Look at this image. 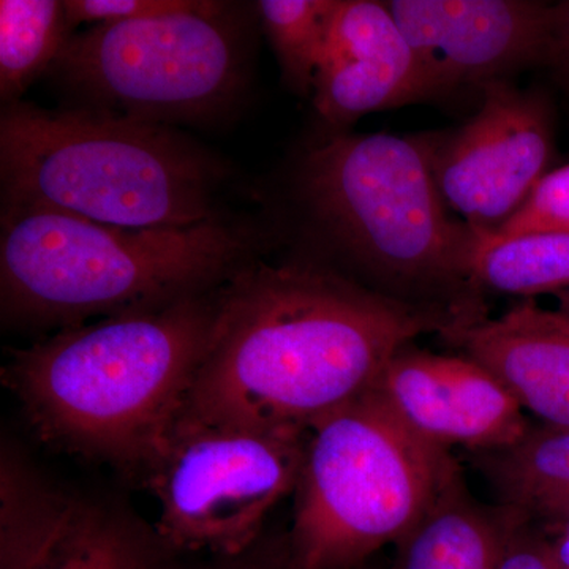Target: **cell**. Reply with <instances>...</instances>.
Listing matches in <instances>:
<instances>
[{
	"label": "cell",
	"mask_w": 569,
	"mask_h": 569,
	"mask_svg": "<svg viewBox=\"0 0 569 569\" xmlns=\"http://www.w3.org/2000/svg\"><path fill=\"white\" fill-rule=\"evenodd\" d=\"M463 325L447 309L400 301L326 266L258 260L220 290L179 417L310 429L376 387L415 337Z\"/></svg>",
	"instance_id": "obj_1"
},
{
	"label": "cell",
	"mask_w": 569,
	"mask_h": 569,
	"mask_svg": "<svg viewBox=\"0 0 569 569\" xmlns=\"http://www.w3.org/2000/svg\"><path fill=\"white\" fill-rule=\"evenodd\" d=\"M222 287L11 350L3 387L44 445L140 479L193 387Z\"/></svg>",
	"instance_id": "obj_2"
},
{
	"label": "cell",
	"mask_w": 569,
	"mask_h": 569,
	"mask_svg": "<svg viewBox=\"0 0 569 569\" xmlns=\"http://www.w3.org/2000/svg\"><path fill=\"white\" fill-rule=\"evenodd\" d=\"M260 233L224 217L181 228L111 227L2 209L0 316L22 331L151 312L211 293L260 260Z\"/></svg>",
	"instance_id": "obj_3"
},
{
	"label": "cell",
	"mask_w": 569,
	"mask_h": 569,
	"mask_svg": "<svg viewBox=\"0 0 569 569\" xmlns=\"http://www.w3.org/2000/svg\"><path fill=\"white\" fill-rule=\"evenodd\" d=\"M299 203L332 252L380 293L485 320L471 260L481 233L452 220L421 134L337 132L306 152Z\"/></svg>",
	"instance_id": "obj_4"
},
{
	"label": "cell",
	"mask_w": 569,
	"mask_h": 569,
	"mask_svg": "<svg viewBox=\"0 0 569 569\" xmlns=\"http://www.w3.org/2000/svg\"><path fill=\"white\" fill-rule=\"evenodd\" d=\"M222 163L171 126L89 108L6 104L2 209L69 213L122 228H181L222 217Z\"/></svg>",
	"instance_id": "obj_5"
},
{
	"label": "cell",
	"mask_w": 569,
	"mask_h": 569,
	"mask_svg": "<svg viewBox=\"0 0 569 569\" xmlns=\"http://www.w3.org/2000/svg\"><path fill=\"white\" fill-rule=\"evenodd\" d=\"M458 466L376 388L310 427L288 529L302 569H356L413 530Z\"/></svg>",
	"instance_id": "obj_6"
},
{
	"label": "cell",
	"mask_w": 569,
	"mask_h": 569,
	"mask_svg": "<svg viewBox=\"0 0 569 569\" xmlns=\"http://www.w3.org/2000/svg\"><path fill=\"white\" fill-rule=\"evenodd\" d=\"M246 41L233 3L74 32L48 73L89 108L174 127L230 107L244 88Z\"/></svg>",
	"instance_id": "obj_7"
},
{
	"label": "cell",
	"mask_w": 569,
	"mask_h": 569,
	"mask_svg": "<svg viewBox=\"0 0 569 569\" xmlns=\"http://www.w3.org/2000/svg\"><path fill=\"white\" fill-rule=\"evenodd\" d=\"M310 429L179 417L142 471L159 505L153 523L182 556H227L253 545L295 493Z\"/></svg>",
	"instance_id": "obj_8"
},
{
	"label": "cell",
	"mask_w": 569,
	"mask_h": 569,
	"mask_svg": "<svg viewBox=\"0 0 569 569\" xmlns=\"http://www.w3.org/2000/svg\"><path fill=\"white\" fill-rule=\"evenodd\" d=\"M182 557L133 509L62 488L2 441L0 569H176Z\"/></svg>",
	"instance_id": "obj_9"
},
{
	"label": "cell",
	"mask_w": 569,
	"mask_h": 569,
	"mask_svg": "<svg viewBox=\"0 0 569 569\" xmlns=\"http://www.w3.org/2000/svg\"><path fill=\"white\" fill-rule=\"evenodd\" d=\"M477 114L451 133L421 134L449 211L478 233L507 222L548 173L552 108L535 89L500 80L482 86Z\"/></svg>",
	"instance_id": "obj_10"
},
{
	"label": "cell",
	"mask_w": 569,
	"mask_h": 569,
	"mask_svg": "<svg viewBox=\"0 0 569 569\" xmlns=\"http://www.w3.org/2000/svg\"><path fill=\"white\" fill-rule=\"evenodd\" d=\"M417 54L433 99L462 86L548 67L557 3L535 0L387 2Z\"/></svg>",
	"instance_id": "obj_11"
},
{
	"label": "cell",
	"mask_w": 569,
	"mask_h": 569,
	"mask_svg": "<svg viewBox=\"0 0 569 569\" xmlns=\"http://www.w3.org/2000/svg\"><path fill=\"white\" fill-rule=\"evenodd\" d=\"M373 388L410 429L445 449L492 451L530 429L515 396L468 356L430 353L410 343L397 351Z\"/></svg>",
	"instance_id": "obj_12"
},
{
	"label": "cell",
	"mask_w": 569,
	"mask_h": 569,
	"mask_svg": "<svg viewBox=\"0 0 569 569\" xmlns=\"http://www.w3.org/2000/svg\"><path fill=\"white\" fill-rule=\"evenodd\" d=\"M430 99L417 54L388 3L337 0L313 82L321 121L342 130L370 112Z\"/></svg>",
	"instance_id": "obj_13"
},
{
	"label": "cell",
	"mask_w": 569,
	"mask_h": 569,
	"mask_svg": "<svg viewBox=\"0 0 569 569\" xmlns=\"http://www.w3.org/2000/svg\"><path fill=\"white\" fill-rule=\"evenodd\" d=\"M490 370L542 426L569 429V320L522 302L441 335Z\"/></svg>",
	"instance_id": "obj_14"
},
{
	"label": "cell",
	"mask_w": 569,
	"mask_h": 569,
	"mask_svg": "<svg viewBox=\"0 0 569 569\" xmlns=\"http://www.w3.org/2000/svg\"><path fill=\"white\" fill-rule=\"evenodd\" d=\"M512 512L479 503L459 466L402 541L399 569H498Z\"/></svg>",
	"instance_id": "obj_15"
},
{
	"label": "cell",
	"mask_w": 569,
	"mask_h": 569,
	"mask_svg": "<svg viewBox=\"0 0 569 569\" xmlns=\"http://www.w3.org/2000/svg\"><path fill=\"white\" fill-rule=\"evenodd\" d=\"M477 455L500 507L538 529L569 518V429L530 427L516 443Z\"/></svg>",
	"instance_id": "obj_16"
},
{
	"label": "cell",
	"mask_w": 569,
	"mask_h": 569,
	"mask_svg": "<svg viewBox=\"0 0 569 569\" xmlns=\"http://www.w3.org/2000/svg\"><path fill=\"white\" fill-rule=\"evenodd\" d=\"M61 0L0 2V100L21 102L73 36Z\"/></svg>",
	"instance_id": "obj_17"
},
{
	"label": "cell",
	"mask_w": 569,
	"mask_h": 569,
	"mask_svg": "<svg viewBox=\"0 0 569 569\" xmlns=\"http://www.w3.org/2000/svg\"><path fill=\"white\" fill-rule=\"evenodd\" d=\"M479 291L530 296L569 288V233L481 234L471 260Z\"/></svg>",
	"instance_id": "obj_18"
},
{
	"label": "cell",
	"mask_w": 569,
	"mask_h": 569,
	"mask_svg": "<svg viewBox=\"0 0 569 569\" xmlns=\"http://www.w3.org/2000/svg\"><path fill=\"white\" fill-rule=\"evenodd\" d=\"M337 0H261L258 20L276 52L284 84L312 97Z\"/></svg>",
	"instance_id": "obj_19"
},
{
	"label": "cell",
	"mask_w": 569,
	"mask_h": 569,
	"mask_svg": "<svg viewBox=\"0 0 569 569\" xmlns=\"http://www.w3.org/2000/svg\"><path fill=\"white\" fill-rule=\"evenodd\" d=\"M531 233H569V163L548 171L527 200L490 238Z\"/></svg>",
	"instance_id": "obj_20"
},
{
	"label": "cell",
	"mask_w": 569,
	"mask_h": 569,
	"mask_svg": "<svg viewBox=\"0 0 569 569\" xmlns=\"http://www.w3.org/2000/svg\"><path fill=\"white\" fill-rule=\"evenodd\" d=\"M176 569H302L287 530H264L253 545L227 556H183Z\"/></svg>",
	"instance_id": "obj_21"
},
{
	"label": "cell",
	"mask_w": 569,
	"mask_h": 569,
	"mask_svg": "<svg viewBox=\"0 0 569 569\" xmlns=\"http://www.w3.org/2000/svg\"><path fill=\"white\" fill-rule=\"evenodd\" d=\"M200 0H63L71 31L81 24H116L192 10Z\"/></svg>",
	"instance_id": "obj_22"
},
{
	"label": "cell",
	"mask_w": 569,
	"mask_h": 569,
	"mask_svg": "<svg viewBox=\"0 0 569 569\" xmlns=\"http://www.w3.org/2000/svg\"><path fill=\"white\" fill-rule=\"evenodd\" d=\"M498 569H556L549 559L541 531L523 522L515 512Z\"/></svg>",
	"instance_id": "obj_23"
},
{
	"label": "cell",
	"mask_w": 569,
	"mask_h": 569,
	"mask_svg": "<svg viewBox=\"0 0 569 569\" xmlns=\"http://www.w3.org/2000/svg\"><path fill=\"white\" fill-rule=\"evenodd\" d=\"M548 67L569 89V0L557 3L556 31Z\"/></svg>",
	"instance_id": "obj_24"
},
{
	"label": "cell",
	"mask_w": 569,
	"mask_h": 569,
	"mask_svg": "<svg viewBox=\"0 0 569 569\" xmlns=\"http://www.w3.org/2000/svg\"><path fill=\"white\" fill-rule=\"evenodd\" d=\"M538 529V527H537ZM556 569H569V518L556 526L538 529Z\"/></svg>",
	"instance_id": "obj_25"
},
{
	"label": "cell",
	"mask_w": 569,
	"mask_h": 569,
	"mask_svg": "<svg viewBox=\"0 0 569 569\" xmlns=\"http://www.w3.org/2000/svg\"><path fill=\"white\" fill-rule=\"evenodd\" d=\"M560 316L569 320V288L560 293Z\"/></svg>",
	"instance_id": "obj_26"
},
{
	"label": "cell",
	"mask_w": 569,
	"mask_h": 569,
	"mask_svg": "<svg viewBox=\"0 0 569 569\" xmlns=\"http://www.w3.org/2000/svg\"><path fill=\"white\" fill-rule=\"evenodd\" d=\"M356 569H378V568H377V567H373V565H372V563H370V560H369V561H367V563L361 565V567L356 568Z\"/></svg>",
	"instance_id": "obj_27"
}]
</instances>
